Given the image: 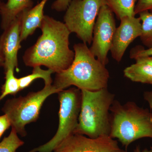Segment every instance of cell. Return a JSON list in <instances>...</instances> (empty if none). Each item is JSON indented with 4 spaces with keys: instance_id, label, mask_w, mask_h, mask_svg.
Here are the masks:
<instances>
[{
    "instance_id": "cell-1",
    "label": "cell",
    "mask_w": 152,
    "mask_h": 152,
    "mask_svg": "<svg viewBox=\"0 0 152 152\" xmlns=\"http://www.w3.org/2000/svg\"><path fill=\"white\" fill-rule=\"evenodd\" d=\"M42 35L23 56L26 66H44L58 73L70 66L75 52L69 48L71 34L64 23L45 15L40 27Z\"/></svg>"
},
{
    "instance_id": "cell-2",
    "label": "cell",
    "mask_w": 152,
    "mask_h": 152,
    "mask_svg": "<svg viewBox=\"0 0 152 152\" xmlns=\"http://www.w3.org/2000/svg\"><path fill=\"white\" fill-rule=\"evenodd\" d=\"M75 58L66 69L56 73L54 86L59 92L72 86L80 90L96 91L107 88L110 73L86 44H75Z\"/></svg>"
},
{
    "instance_id": "cell-3",
    "label": "cell",
    "mask_w": 152,
    "mask_h": 152,
    "mask_svg": "<svg viewBox=\"0 0 152 152\" xmlns=\"http://www.w3.org/2000/svg\"><path fill=\"white\" fill-rule=\"evenodd\" d=\"M110 136L117 139L127 149L144 138L152 139V112L129 101L122 104L115 100L111 107Z\"/></svg>"
},
{
    "instance_id": "cell-4",
    "label": "cell",
    "mask_w": 152,
    "mask_h": 152,
    "mask_svg": "<svg viewBox=\"0 0 152 152\" xmlns=\"http://www.w3.org/2000/svg\"><path fill=\"white\" fill-rule=\"evenodd\" d=\"M81 107L78 124L74 134L96 138L110 136L111 129V107L115 94L107 88L96 91L81 90Z\"/></svg>"
},
{
    "instance_id": "cell-5",
    "label": "cell",
    "mask_w": 152,
    "mask_h": 152,
    "mask_svg": "<svg viewBox=\"0 0 152 152\" xmlns=\"http://www.w3.org/2000/svg\"><path fill=\"white\" fill-rule=\"evenodd\" d=\"M58 93L59 91L52 84H45L39 91L8 101L3 111L8 117L12 128L22 137L26 136V125L38 120L44 102L49 96Z\"/></svg>"
},
{
    "instance_id": "cell-6",
    "label": "cell",
    "mask_w": 152,
    "mask_h": 152,
    "mask_svg": "<svg viewBox=\"0 0 152 152\" xmlns=\"http://www.w3.org/2000/svg\"><path fill=\"white\" fill-rule=\"evenodd\" d=\"M58 94L60 102L58 130L49 142L29 152H53L61 142L75 133L81 107V91L75 87L63 90Z\"/></svg>"
},
{
    "instance_id": "cell-7",
    "label": "cell",
    "mask_w": 152,
    "mask_h": 152,
    "mask_svg": "<svg viewBox=\"0 0 152 152\" xmlns=\"http://www.w3.org/2000/svg\"><path fill=\"white\" fill-rule=\"evenodd\" d=\"M105 4L104 0H72L64 16V24L83 43L91 45L97 17Z\"/></svg>"
},
{
    "instance_id": "cell-8",
    "label": "cell",
    "mask_w": 152,
    "mask_h": 152,
    "mask_svg": "<svg viewBox=\"0 0 152 152\" xmlns=\"http://www.w3.org/2000/svg\"><path fill=\"white\" fill-rule=\"evenodd\" d=\"M115 21L113 12L106 4L101 8L94 30L90 51L104 65L109 63L108 54L110 50L115 32Z\"/></svg>"
},
{
    "instance_id": "cell-9",
    "label": "cell",
    "mask_w": 152,
    "mask_h": 152,
    "mask_svg": "<svg viewBox=\"0 0 152 152\" xmlns=\"http://www.w3.org/2000/svg\"><path fill=\"white\" fill-rule=\"evenodd\" d=\"M53 152H127L118 145V141L109 135L91 138L73 134L61 142Z\"/></svg>"
},
{
    "instance_id": "cell-10",
    "label": "cell",
    "mask_w": 152,
    "mask_h": 152,
    "mask_svg": "<svg viewBox=\"0 0 152 152\" xmlns=\"http://www.w3.org/2000/svg\"><path fill=\"white\" fill-rule=\"evenodd\" d=\"M119 26L116 29L110 51L115 61H121L130 45L140 37L142 33V24L140 18L126 16L120 20Z\"/></svg>"
},
{
    "instance_id": "cell-11",
    "label": "cell",
    "mask_w": 152,
    "mask_h": 152,
    "mask_svg": "<svg viewBox=\"0 0 152 152\" xmlns=\"http://www.w3.org/2000/svg\"><path fill=\"white\" fill-rule=\"evenodd\" d=\"M20 25L18 16L8 27L4 30L0 37V54L4 59L5 70L18 67V54L21 48Z\"/></svg>"
},
{
    "instance_id": "cell-12",
    "label": "cell",
    "mask_w": 152,
    "mask_h": 152,
    "mask_svg": "<svg viewBox=\"0 0 152 152\" xmlns=\"http://www.w3.org/2000/svg\"><path fill=\"white\" fill-rule=\"evenodd\" d=\"M48 0H42L34 7L25 10L18 16L20 25L21 41H24L40 28L44 16V9Z\"/></svg>"
},
{
    "instance_id": "cell-13",
    "label": "cell",
    "mask_w": 152,
    "mask_h": 152,
    "mask_svg": "<svg viewBox=\"0 0 152 152\" xmlns=\"http://www.w3.org/2000/svg\"><path fill=\"white\" fill-rule=\"evenodd\" d=\"M32 0H7L0 8L1 16V28L4 30L23 11L32 7Z\"/></svg>"
},
{
    "instance_id": "cell-14",
    "label": "cell",
    "mask_w": 152,
    "mask_h": 152,
    "mask_svg": "<svg viewBox=\"0 0 152 152\" xmlns=\"http://www.w3.org/2000/svg\"><path fill=\"white\" fill-rule=\"evenodd\" d=\"M124 75L133 82L152 85V66L136 62L125 68Z\"/></svg>"
},
{
    "instance_id": "cell-15",
    "label": "cell",
    "mask_w": 152,
    "mask_h": 152,
    "mask_svg": "<svg viewBox=\"0 0 152 152\" xmlns=\"http://www.w3.org/2000/svg\"><path fill=\"white\" fill-rule=\"evenodd\" d=\"M106 5L119 20L126 16H135L134 9L137 0H104Z\"/></svg>"
},
{
    "instance_id": "cell-16",
    "label": "cell",
    "mask_w": 152,
    "mask_h": 152,
    "mask_svg": "<svg viewBox=\"0 0 152 152\" xmlns=\"http://www.w3.org/2000/svg\"><path fill=\"white\" fill-rule=\"evenodd\" d=\"M33 68L31 74L18 79L20 91L27 88L36 79H42L45 84L52 83L51 75L54 73L53 71L50 69L46 70L42 69L40 66H37Z\"/></svg>"
},
{
    "instance_id": "cell-17",
    "label": "cell",
    "mask_w": 152,
    "mask_h": 152,
    "mask_svg": "<svg viewBox=\"0 0 152 152\" xmlns=\"http://www.w3.org/2000/svg\"><path fill=\"white\" fill-rule=\"evenodd\" d=\"M142 24L141 41L148 48H152V13L145 11L139 14Z\"/></svg>"
},
{
    "instance_id": "cell-18",
    "label": "cell",
    "mask_w": 152,
    "mask_h": 152,
    "mask_svg": "<svg viewBox=\"0 0 152 152\" xmlns=\"http://www.w3.org/2000/svg\"><path fill=\"white\" fill-rule=\"evenodd\" d=\"M5 71V83L3 86L0 102L7 95L15 94L20 91L19 79L14 75V69L8 68Z\"/></svg>"
},
{
    "instance_id": "cell-19",
    "label": "cell",
    "mask_w": 152,
    "mask_h": 152,
    "mask_svg": "<svg viewBox=\"0 0 152 152\" xmlns=\"http://www.w3.org/2000/svg\"><path fill=\"white\" fill-rule=\"evenodd\" d=\"M24 144L16 131L12 128L9 135L0 142V152H16L17 149Z\"/></svg>"
},
{
    "instance_id": "cell-20",
    "label": "cell",
    "mask_w": 152,
    "mask_h": 152,
    "mask_svg": "<svg viewBox=\"0 0 152 152\" xmlns=\"http://www.w3.org/2000/svg\"><path fill=\"white\" fill-rule=\"evenodd\" d=\"M152 56V48L145 49L141 46H137L131 50L130 58L133 59L142 57Z\"/></svg>"
},
{
    "instance_id": "cell-21",
    "label": "cell",
    "mask_w": 152,
    "mask_h": 152,
    "mask_svg": "<svg viewBox=\"0 0 152 152\" xmlns=\"http://www.w3.org/2000/svg\"><path fill=\"white\" fill-rule=\"evenodd\" d=\"M145 11L152 13V0H137L134 9L135 15Z\"/></svg>"
},
{
    "instance_id": "cell-22",
    "label": "cell",
    "mask_w": 152,
    "mask_h": 152,
    "mask_svg": "<svg viewBox=\"0 0 152 152\" xmlns=\"http://www.w3.org/2000/svg\"><path fill=\"white\" fill-rule=\"evenodd\" d=\"M72 0H56L52 5V8L58 12L65 11Z\"/></svg>"
},
{
    "instance_id": "cell-23",
    "label": "cell",
    "mask_w": 152,
    "mask_h": 152,
    "mask_svg": "<svg viewBox=\"0 0 152 152\" xmlns=\"http://www.w3.org/2000/svg\"><path fill=\"white\" fill-rule=\"evenodd\" d=\"M11 126L10 121L6 114L0 116V138L4 132Z\"/></svg>"
},
{
    "instance_id": "cell-24",
    "label": "cell",
    "mask_w": 152,
    "mask_h": 152,
    "mask_svg": "<svg viewBox=\"0 0 152 152\" xmlns=\"http://www.w3.org/2000/svg\"><path fill=\"white\" fill-rule=\"evenodd\" d=\"M144 99L149 104L151 109H152V91H147L143 94Z\"/></svg>"
},
{
    "instance_id": "cell-25",
    "label": "cell",
    "mask_w": 152,
    "mask_h": 152,
    "mask_svg": "<svg viewBox=\"0 0 152 152\" xmlns=\"http://www.w3.org/2000/svg\"><path fill=\"white\" fill-rule=\"evenodd\" d=\"M135 60L136 62L146 63L152 66V56L137 58Z\"/></svg>"
},
{
    "instance_id": "cell-26",
    "label": "cell",
    "mask_w": 152,
    "mask_h": 152,
    "mask_svg": "<svg viewBox=\"0 0 152 152\" xmlns=\"http://www.w3.org/2000/svg\"><path fill=\"white\" fill-rule=\"evenodd\" d=\"M133 152H152V147H151L149 149L145 148L143 150H142L141 149L140 147V146L138 145L135 148Z\"/></svg>"
},
{
    "instance_id": "cell-27",
    "label": "cell",
    "mask_w": 152,
    "mask_h": 152,
    "mask_svg": "<svg viewBox=\"0 0 152 152\" xmlns=\"http://www.w3.org/2000/svg\"><path fill=\"white\" fill-rule=\"evenodd\" d=\"M4 65V59L1 55L0 54V66Z\"/></svg>"
},
{
    "instance_id": "cell-28",
    "label": "cell",
    "mask_w": 152,
    "mask_h": 152,
    "mask_svg": "<svg viewBox=\"0 0 152 152\" xmlns=\"http://www.w3.org/2000/svg\"><path fill=\"white\" fill-rule=\"evenodd\" d=\"M2 4V3L0 2V8H1V6Z\"/></svg>"
},
{
    "instance_id": "cell-29",
    "label": "cell",
    "mask_w": 152,
    "mask_h": 152,
    "mask_svg": "<svg viewBox=\"0 0 152 152\" xmlns=\"http://www.w3.org/2000/svg\"><path fill=\"white\" fill-rule=\"evenodd\" d=\"M0 1H1V0H0Z\"/></svg>"
}]
</instances>
